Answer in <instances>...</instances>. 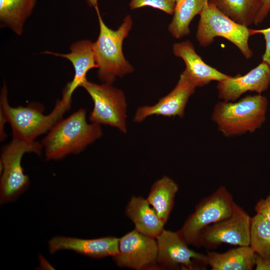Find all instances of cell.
Here are the masks:
<instances>
[{
  "label": "cell",
  "mask_w": 270,
  "mask_h": 270,
  "mask_svg": "<svg viewBox=\"0 0 270 270\" xmlns=\"http://www.w3.org/2000/svg\"><path fill=\"white\" fill-rule=\"evenodd\" d=\"M102 134L100 125L88 124L86 110L81 108L58 121L43 138L42 144L46 160H58L70 154H78Z\"/></svg>",
  "instance_id": "cell-1"
},
{
  "label": "cell",
  "mask_w": 270,
  "mask_h": 270,
  "mask_svg": "<svg viewBox=\"0 0 270 270\" xmlns=\"http://www.w3.org/2000/svg\"><path fill=\"white\" fill-rule=\"evenodd\" d=\"M7 92L4 84L1 90L0 108L11 126L13 138L29 143L35 142L37 137L49 131L71 106L70 103L62 99L56 102L50 114L45 115L44 107L40 103L31 102L26 106H11L8 102Z\"/></svg>",
  "instance_id": "cell-2"
},
{
  "label": "cell",
  "mask_w": 270,
  "mask_h": 270,
  "mask_svg": "<svg viewBox=\"0 0 270 270\" xmlns=\"http://www.w3.org/2000/svg\"><path fill=\"white\" fill-rule=\"evenodd\" d=\"M98 16L100 33L92 43L93 50L98 66V76L103 83L112 84L117 77L122 78L134 72L133 66L126 59L122 44L132 29V20L126 16L116 30L110 28L104 22L99 10Z\"/></svg>",
  "instance_id": "cell-3"
},
{
  "label": "cell",
  "mask_w": 270,
  "mask_h": 270,
  "mask_svg": "<svg viewBox=\"0 0 270 270\" xmlns=\"http://www.w3.org/2000/svg\"><path fill=\"white\" fill-rule=\"evenodd\" d=\"M268 106L262 94L247 96L238 102L220 101L215 106L212 120L225 136L253 132L264 123Z\"/></svg>",
  "instance_id": "cell-4"
},
{
  "label": "cell",
  "mask_w": 270,
  "mask_h": 270,
  "mask_svg": "<svg viewBox=\"0 0 270 270\" xmlns=\"http://www.w3.org/2000/svg\"><path fill=\"white\" fill-rule=\"evenodd\" d=\"M200 16L196 38L201 46H210L220 36L236 46L246 58H252L253 52L248 44L250 29L232 20L209 1Z\"/></svg>",
  "instance_id": "cell-5"
},
{
  "label": "cell",
  "mask_w": 270,
  "mask_h": 270,
  "mask_svg": "<svg viewBox=\"0 0 270 270\" xmlns=\"http://www.w3.org/2000/svg\"><path fill=\"white\" fill-rule=\"evenodd\" d=\"M236 204L228 190L220 186L198 202L194 212L177 232L188 245L200 248V238L202 231L230 216Z\"/></svg>",
  "instance_id": "cell-6"
},
{
  "label": "cell",
  "mask_w": 270,
  "mask_h": 270,
  "mask_svg": "<svg viewBox=\"0 0 270 270\" xmlns=\"http://www.w3.org/2000/svg\"><path fill=\"white\" fill-rule=\"evenodd\" d=\"M43 149L42 143L36 141L29 143L14 138L2 147L0 156L1 204L14 200L29 186V178L24 174L22 166L24 154L34 152L40 156Z\"/></svg>",
  "instance_id": "cell-7"
},
{
  "label": "cell",
  "mask_w": 270,
  "mask_h": 270,
  "mask_svg": "<svg viewBox=\"0 0 270 270\" xmlns=\"http://www.w3.org/2000/svg\"><path fill=\"white\" fill-rule=\"evenodd\" d=\"M81 86L88 92L94 102L89 116L90 122L110 126L126 133L127 104L124 92L112 84H97L88 80Z\"/></svg>",
  "instance_id": "cell-8"
},
{
  "label": "cell",
  "mask_w": 270,
  "mask_h": 270,
  "mask_svg": "<svg viewBox=\"0 0 270 270\" xmlns=\"http://www.w3.org/2000/svg\"><path fill=\"white\" fill-rule=\"evenodd\" d=\"M252 218L236 204L230 216L202 231L200 238V246L211 250L222 244L250 246Z\"/></svg>",
  "instance_id": "cell-9"
},
{
  "label": "cell",
  "mask_w": 270,
  "mask_h": 270,
  "mask_svg": "<svg viewBox=\"0 0 270 270\" xmlns=\"http://www.w3.org/2000/svg\"><path fill=\"white\" fill-rule=\"evenodd\" d=\"M156 238L158 248L157 263L160 269L206 270V254L190 248L178 232L164 229Z\"/></svg>",
  "instance_id": "cell-10"
},
{
  "label": "cell",
  "mask_w": 270,
  "mask_h": 270,
  "mask_svg": "<svg viewBox=\"0 0 270 270\" xmlns=\"http://www.w3.org/2000/svg\"><path fill=\"white\" fill-rule=\"evenodd\" d=\"M158 251L156 238L134 229L119 238V251L112 259L120 268L160 270L157 263Z\"/></svg>",
  "instance_id": "cell-11"
},
{
  "label": "cell",
  "mask_w": 270,
  "mask_h": 270,
  "mask_svg": "<svg viewBox=\"0 0 270 270\" xmlns=\"http://www.w3.org/2000/svg\"><path fill=\"white\" fill-rule=\"evenodd\" d=\"M196 88L184 70L176 85L169 94L153 106H143L137 109L134 122H142L153 115L183 118L188 99Z\"/></svg>",
  "instance_id": "cell-12"
},
{
  "label": "cell",
  "mask_w": 270,
  "mask_h": 270,
  "mask_svg": "<svg viewBox=\"0 0 270 270\" xmlns=\"http://www.w3.org/2000/svg\"><path fill=\"white\" fill-rule=\"evenodd\" d=\"M270 85V64L262 61L244 76L238 75L218 82V98L234 102L248 92L262 94Z\"/></svg>",
  "instance_id": "cell-13"
},
{
  "label": "cell",
  "mask_w": 270,
  "mask_h": 270,
  "mask_svg": "<svg viewBox=\"0 0 270 270\" xmlns=\"http://www.w3.org/2000/svg\"><path fill=\"white\" fill-rule=\"evenodd\" d=\"M50 254L60 250H70L94 258L116 255L119 251V238L106 236L94 239L57 236L48 242Z\"/></svg>",
  "instance_id": "cell-14"
},
{
  "label": "cell",
  "mask_w": 270,
  "mask_h": 270,
  "mask_svg": "<svg viewBox=\"0 0 270 270\" xmlns=\"http://www.w3.org/2000/svg\"><path fill=\"white\" fill-rule=\"evenodd\" d=\"M92 43L88 40H80L72 43L70 46V52L58 54L45 51L43 54L54 55L66 58L70 60L74 68V76L72 80L68 83L62 92V98L72 102V96L75 90L81 86L87 80L88 72L93 68H97Z\"/></svg>",
  "instance_id": "cell-15"
},
{
  "label": "cell",
  "mask_w": 270,
  "mask_h": 270,
  "mask_svg": "<svg viewBox=\"0 0 270 270\" xmlns=\"http://www.w3.org/2000/svg\"><path fill=\"white\" fill-rule=\"evenodd\" d=\"M172 51L175 56L184 62V71L196 88L204 86L212 81L218 82L231 76L206 64L189 40L174 44Z\"/></svg>",
  "instance_id": "cell-16"
},
{
  "label": "cell",
  "mask_w": 270,
  "mask_h": 270,
  "mask_svg": "<svg viewBox=\"0 0 270 270\" xmlns=\"http://www.w3.org/2000/svg\"><path fill=\"white\" fill-rule=\"evenodd\" d=\"M125 212L134 224V229L142 234L156 238L164 230L166 224L147 199L140 196L130 198Z\"/></svg>",
  "instance_id": "cell-17"
},
{
  "label": "cell",
  "mask_w": 270,
  "mask_h": 270,
  "mask_svg": "<svg viewBox=\"0 0 270 270\" xmlns=\"http://www.w3.org/2000/svg\"><path fill=\"white\" fill-rule=\"evenodd\" d=\"M255 255L250 246H238L222 253L208 250V264L212 270H252Z\"/></svg>",
  "instance_id": "cell-18"
},
{
  "label": "cell",
  "mask_w": 270,
  "mask_h": 270,
  "mask_svg": "<svg viewBox=\"0 0 270 270\" xmlns=\"http://www.w3.org/2000/svg\"><path fill=\"white\" fill-rule=\"evenodd\" d=\"M178 184L171 178L164 176L152 185L147 198L160 219L166 224L173 209Z\"/></svg>",
  "instance_id": "cell-19"
},
{
  "label": "cell",
  "mask_w": 270,
  "mask_h": 270,
  "mask_svg": "<svg viewBox=\"0 0 270 270\" xmlns=\"http://www.w3.org/2000/svg\"><path fill=\"white\" fill-rule=\"evenodd\" d=\"M36 0H0V28H8L21 36L24 24L32 14Z\"/></svg>",
  "instance_id": "cell-20"
},
{
  "label": "cell",
  "mask_w": 270,
  "mask_h": 270,
  "mask_svg": "<svg viewBox=\"0 0 270 270\" xmlns=\"http://www.w3.org/2000/svg\"><path fill=\"white\" fill-rule=\"evenodd\" d=\"M208 0H176L172 19L168 25L170 34L179 39L190 33V24L200 14Z\"/></svg>",
  "instance_id": "cell-21"
},
{
  "label": "cell",
  "mask_w": 270,
  "mask_h": 270,
  "mask_svg": "<svg viewBox=\"0 0 270 270\" xmlns=\"http://www.w3.org/2000/svg\"><path fill=\"white\" fill-rule=\"evenodd\" d=\"M236 22L248 27L254 24L260 0H208Z\"/></svg>",
  "instance_id": "cell-22"
},
{
  "label": "cell",
  "mask_w": 270,
  "mask_h": 270,
  "mask_svg": "<svg viewBox=\"0 0 270 270\" xmlns=\"http://www.w3.org/2000/svg\"><path fill=\"white\" fill-rule=\"evenodd\" d=\"M250 246L257 255L270 258V222L258 214L252 218Z\"/></svg>",
  "instance_id": "cell-23"
},
{
  "label": "cell",
  "mask_w": 270,
  "mask_h": 270,
  "mask_svg": "<svg viewBox=\"0 0 270 270\" xmlns=\"http://www.w3.org/2000/svg\"><path fill=\"white\" fill-rule=\"evenodd\" d=\"M175 4L176 0H130L129 6L132 10L150 6L173 14Z\"/></svg>",
  "instance_id": "cell-24"
},
{
  "label": "cell",
  "mask_w": 270,
  "mask_h": 270,
  "mask_svg": "<svg viewBox=\"0 0 270 270\" xmlns=\"http://www.w3.org/2000/svg\"><path fill=\"white\" fill-rule=\"evenodd\" d=\"M252 35L261 34L264 36L266 42L264 52L262 56V60L270 64V27L264 29H250Z\"/></svg>",
  "instance_id": "cell-25"
},
{
  "label": "cell",
  "mask_w": 270,
  "mask_h": 270,
  "mask_svg": "<svg viewBox=\"0 0 270 270\" xmlns=\"http://www.w3.org/2000/svg\"><path fill=\"white\" fill-rule=\"evenodd\" d=\"M256 214H259L270 222V194L265 198L260 199L254 206Z\"/></svg>",
  "instance_id": "cell-26"
},
{
  "label": "cell",
  "mask_w": 270,
  "mask_h": 270,
  "mask_svg": "<svg viewBox=\"0 0 270 270\" xmlns=\"http://www.w3.org/2000/svg\"><path fill=\"white\" fill-rule=\"evenodd\" d=\"M270 12V0H260V5L254 20V24H259Z\"/></svg>",
  "instance_id": "cell-27"
},
{
  "label": "cell",
  "mask_w": 270,
  "mask_h": 270,
  "mask_svg": "<svg viewBox=\"0 0 270 270\" xmlns=\"http://www.w3.org/2000/svg\"><path fill=\"white\" fill-rule=\"evenodd\" d=\"M254 268L256 270H270V258H263L256 254Z\"/></svg>",
  "instance_id": "cell-28"
},
{
  "label": "cell",
  "mask_w": 270,
  "mask_h": 270,
  "mask_svg": "<svg viewBox=\"0 0 270 270\" xmlns=\"http://www.w3.org/2000/svg\"><path fill=\"white\" fill-rule=\"evenodd\" d=\"M6 122H8V120L4 112L0 108V140L1 142L4 141L7 136L4 132V126Z\"/></svg>",
  "instance_id": "cell-29"
},
{
  "label": "cell",
  "mask_w": 270,
  "mask_h": 270,
  "mask_svg": "<svg viewBox=\"0 0 270 270\" xmlns=\"http://www.w3.org/2000/svg\"><path fill=\"white\" fill-rule=\"evenodd\" d=\"M90 6L94 7L96 10H98V0H86Z\"/></svg>",
  "instance_id": "cell-30"
}]
</instances>
